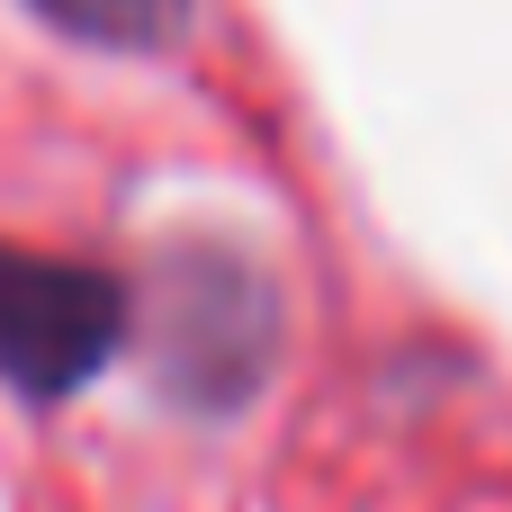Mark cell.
Masks as SVG:
<instances>
[{
	"instance_id": "cell-1",
	"label": "cell",
	"mask_w": 512,
	"mask_h": 512,
	"mask_svg": "<svg viewBox=\"0 0 512 512\" xmlns=\"http://www.w3.org/2000/svg\"><path fill=\"white\" fill-rule=\"evenodd\" d=\"M126 342V288L90 261L0 243V378L27 396H72Z\"/></svg>"
},
{
	"instance_id": "cell-2",
	"label": "cell",
	"mask_w": 512,
	"mask_h": 512,
	"mask_svg": "<svg viewBox=\"0 0 512 512\" xmlns=\"http://www.w3.org/2000/svg\"><path fill=\"white\" fill-rule=\"evenodd\" d=\"M36 9H54L63 27H81L99 45H135V54H153L189 27V0H36Z\"/></svg>"
}]
</instances>
